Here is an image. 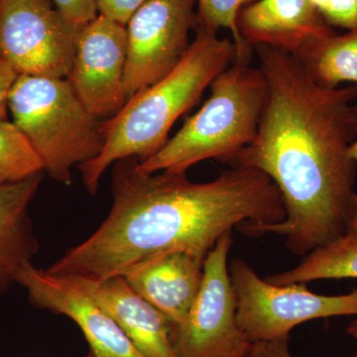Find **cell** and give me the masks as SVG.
<instances>
[{"label":"cell","instance_id":"obj_25","mask_svg":"<svg viewBox=\"0 0 357 357\" xmlns=\"http://www.w3.org/2000/svg\"><path fill=\"white\" fill-rule=\"evenodd\" d=\"M351 154L352 159H354V161H356L357 165V138L356 140L354 141V143H352L351 148ZM349 232H357V208L356 217H354V220H352L351 229H349Z\"/></svg>","mask_w":357,"mask_h":357},{"label":"cell","instance_id":"obj_16","mask_svg":"<svg viewBox=\"0 0 357 357\" xmlns=\"http://www.w3.org/2000/svg\"><path fill=\"white\" fill-rule=\"evenodd\" d=\"M294 56L326 88H337L344 83L357 86V28L344 34L335 32L318 37Z\"/></svg>","mask_w":357,"mask_h":357},{"label":"cell","instance_id":"obj_11","mask_svg":"<svg viewBox=\"0 0 357 357\" xmlns=\"http://www.w3.org/2000/svg\"><path fill=\"white\" fill-rule=\"evenodd\" d=\"M15 282L27 291L35 307L64 314L77 324L89 342L88 357H145L114 319L69 279L28 262Z\"/></svg>","mask_w":357,"mask_h":357},{"label":"cell","instance_id":"obj_17","mask_svg":"<svg viewBox=\"0 0 357 357\" xmlns=\"http://www.w3.org/2000/svg\"><path fill=\"white\" fill-rule=\"evenodd\" d=\"M357 279V232L312 250L297 266L271 275L265 280L274 285L307 283L323 279Z\"/></svg>","mask_w":357,"mask_h":357},{"label":"cell","instance_id":"obj_2","mask_svg":"<svg viewBox=\"0 0 357 357\" xmlns=\"http://www.w3.org/2000/svg\"><path fill=\"white\" fill-rule=\"evenodd\" d=\"M137 161L115 162L109 215L46 269L48 273L100 281L171 251L206 259L234 227L285 218L278 188L253 167L232 166L211 182L194 183L185 173L140 172Z\"/></svg>","mask_w":357,"mask_h":357},{"label":"cell","instance_id":"obj_12","mask_svg":"<svg viewBox=\"0 0 357 357\" xmlns=\"http://www.w3.org/2000/svg\"><path fill=\"white\" fill-rule=\"evenodd\" d=\"M65 278V277H63ZM114 319L145 357H177L173 326L122 276L95 281L67 278Z\"/></svg>","mask_w":357,"mask_h":357},{"label":"cell","instance_id":"obj_7","mask_svg":"<svg viewBox=\"0 0 357 357\" xmlns=\"http://www.w3.org/2000/svg\"><path fill=\"white\" fill-rule=\"evenodd\" d=\"M231 230L217 241L204 262L203 280L182 325L173 328L177 357H245L251 342L239 328L236 296L229 275Z\"/></svg>","mask_w":357,"mask_h":357},{"label":"cell","instance_id":"obj_4","mask_svg":"<svg viewBox=\"0 0 357 357\" xmlns=\"http://www.w3.org/2000/svg\"><path fill=\"white\" fill-rule=\"evenodd\" d=\"M210 86L203 107L159 151L137 161L138 171L185 173L204 160L229 161L255 140L267 100L262 70L236 61Z\"/></svg>","mask_w":357,"mask_h":357},{"label":"cell","instance_id":"obj_9","mask_svg":"<svg viewBox=\"0 0 357 357\" xmlns=\"http://www.w3.org/2000/svg\"><path fill=\"white\" fill-rule=\"evenodd\" d=\"M197 0H147L126 24L124 86L129 98L172 72L196 29Z\"/></svg>","mask_w":357,"mask_h":357},{"label":"cell","instance_id":"obj_6","mask_svg":"<svg viewBox=\"0 0 357 357\" xmlns=\"http://www.w3.org/2000/svg\"><path fill=\"white\" fill-rule=\"evenodd\" d=\"M229 275L239 328L250 342L288 338L296 326L317 319L357 316V290L347 295L312 293L303 283L274 285L236 258Z\"/></svg>","mask_w":357,"mask_h":357},{"label":"cell","instance_id":"obj_3","mask_svg":"<svg viewBox=\"0 0 357 357\" xmlns=\"http://www.w3.org/2000/svg\"><path fill=\"white\" fill-rule=\"evenodd\" d=\"M197 35L177 67L135 93L110 119L102 121L105 145L95 159L79 167L91 194L98 191L103 174L122 159L146 160L168 141L178 117L192 109L208 86L238 53L231 38L196 28Z\"/></svg>","mask_w":357,"mask_h":357},{"label":"cell","instance_id":"obj_18","mask_svg":"<svg viewBox=\"0 0 357 357\" xmlns=\"http://www.w3.org/2000/svg\"><path fill=\"white\" fill-rule=\"evenodd\" d=\"M44 164L27 138L13 121H0V185L34 177Z\"/></svg>","mask_w":357,"mask_h":357},{"label":"cell","instance_id":"obj_24","mask_svg":"<svg viewBox=\"0 0 357 357\" xmlns=\"http://www.w3.org/2000/svg\"><path fill=\"white\" fill-rule=\"evenodd\" d=\"M288 338L251 342L245 357H293L288 349Z\"/></svg>","mask_w":357,"mask_h":357},{"label":"cell","instance_id":"obj_22","mask_svg":"<svg viewBox=\"0 0 357 357\" xmlns=\"http://www.w3.org/2000/svg\"><path fill=\"white\" fill-rule=\"evenodd\" d=\"M147 0H96L98 13L109 20L126 26L131 16Z\"/></svg>","mask_w":357,"mask_h":357},{"label":"cell","instance_id":"obj_13","mask_svg":"<svg viewBox=\"0 0 357 357\" xmlns=\"http://www.w3.org/2000/svg\"><path fill=\"white\" fill-rule=\"evenodd\" d=\"M204 259L183 251L161 253L121 276L172 324L184 323L203 280Z\"/></svg>","mask_w":357,"mask_h":357},{"label":"cell","instance_id":"obj_21","mask_svg":"<svg viewBox=\"0 0 357 357\" xmlns=\"http://www.w3.org/2000/svg\"><path fill=\"white\" fill-rule=\"evenodd\" d=\"M56 8L73 24L84 28L98 15L96 0H52Z\"/></svg>","mask_w":357,"mask_h":357},{"label":"cell","instance_id":"obj_26","mask_svg":"<svg viewBox=\"0 0 357 357\" xmlns=\"http://www.w3.org/2000/svg\"><path fill=\"white\" fill-rule=\"evenodd\" d=\"M347 332L349 333V335H351L352 337L356 338L357 340V319L352 321L351 325L347 326Z\"/></svg>","mask_w":357,"mask_h":357},{"label":"cell","instance_id":"obj_19","mask_svg":"<svg viewBox=\"0 0 357 357\" xmlns=\"http://www.w3.org/2000/svg\"><path fill=\"white\" fill-rule=\"evenodd\" d=\"M255 0H197L196 28L218 33L227 29L231 33L238 57L236 61L250 62L253 49L241 36L237 28V16L241 9Z\"/></svg>","mask_w":357,"mask_h":357},{"label":"cell","instance_id":"obj_23","mask_svg":"<svg viewBox=\"0 0 357 357\" xmlns=\"http://www.w3.org/2000/svg\"><path fill=\"white\" fill-rule=\"evenodd\" d=\"M20 75L0 55V121L7 119L9 96Z\"/></svg>","mask_w":357,"mask_h":357},{"label":"cell","instance_id":"obj_1","mask_svg":"<svg viewBox=\"0 0 357 357\" xmlns=\"http://www.w3.org/2000/svg\"><path fill=\"white\" fill-rule=\"evenodd\" d=\"M267 82V100L255 140L229 160L253 167L280 192L285 218L271 225H244L248 236L285 237L296 255L349 234L356 217L357 86L326 88L293 54L255 47Z\"/></svg>","mask_w":357,"mask_h":357},{"label":"cell","instance_id":"obj_5","mask_svg":"<svg viewBox=\"0 0 357 357\" xmlns=\"http://www.w3.org/2000/svg\"><path fill=\"white\" fill-rule=\"evenodd\" d=\"M13 122L39 155L51 178L70 184L72 170L102 152V121L63 77L20 75L9 96Z\"/></svg>","mask_w":357,"mask_h":357},{"label":"cell","instance_id":"obj_14","mask_svg":"<svg viewBox=\"0 0 357 357\" xmlns=\"http://www.w3.org/2000/svg\"><path fill=\"white\" fill-rule=\"evenodd\" d=\"M237 28L251 48L268 46L299 53L318 37L335 33L311 0H255L241 9Z\"/></svg>","mask_w":357,"mask_h":357},{"label":"cell","instance_id":"obj_8","mask_svg":"<svg viewBox=\"0 0 357 357\" xmlns=\"http://www.w3.org/2000/svg\"><path fill=\"white\" fill-rule=\"evenodd\" d=\"M82 29L52 0H0V55L18 75L66 79Z\"/></svg>","mask_w":357,"mask_h":357},{"label":"cell","instance_id":"obj_10","mask_svg":"<svg viewBox=\"0 0 357 357\" xmlns=\"http://www.w3.org/2000/svg\"><path fill=\"white\" fill-rule=\"evenodd\" d=\"M128 36L126 26L98 14L79 34L67 79L86 109L110 119L128 102L124 86Z\"/></svg>","mask_w":357,"mask_h":357},{"label":"cell","instance_id":"obj_20","mask_svg":"<svg viewBox=\"0 0 357 357\" xmlns=\"http://www.w3.org/2000/svg\"><path fill=\"white\" fill-rule=\"evenodd\" d=\"M321 20L332 29L357 28V0H311Z\"/></svg>","mask_w":357,"mask_h":357},{"label":"cell","instance_id":"obj_15","mask_svg":"<svg viewBox=\"0 0 357 357\" xmlns=\"http://www.w3.org/2000/svg\"><path fill=\"white\" fill-rule=\"evenodd\" d=\"M42 174L0 185V289L15 282L26 263L38 251L28 208L38 191Z\"/></svg>","mask_w":357,"mask_h":357}]
</instances>
